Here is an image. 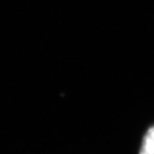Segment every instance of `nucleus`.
I'll list each match as a JSON object with an SVG mask.
<instances>
[{
    "instance_id": "nucleus-1",
    "label": "nucleus",
    "mask_w": 154,
    "mask_h": 154,
    "mask_svg": "<svg viewBox=\"0 0 154 154\" xmlns=\"http://www.w3.org/2000/svg\"><path fill=\"white\" fill-rule=\"evenodd\" d=\"M139 154H154V125L145 134Z\"/></svg>"
}]
</instances>
